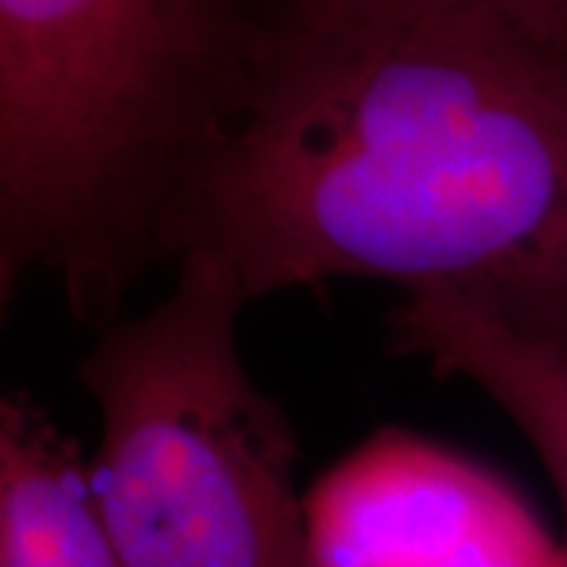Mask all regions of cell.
Masks as SVG:
<instances>
[{"label": "cell", "instance_id": "1", "mask_svg": "<svg viewBox=\"0 0 567 567\" xmlns=\"http://www.w3.org/2000/svg\"><path fill=\"white\" fill-rule=\"evenodd\" d=\"M401 284L567 344V58L476 10L278 0L171 262Z\"/></svg>", "mask_w": 567, "mask_h": 567}, {"label": "cell", "instance_id": "2", "mask_svg": "<svg viewBox=\"0 0 567 567\" xmlns=\"http://www.w3.org/2000/svg\"><path fill=\"white\" fill-rule=\"evenodd\" d=\"M256 0H0V290L48 275L107 328L171 262L183 193L234 123Z\"/></svg>", "mask_w": 567, "mask_h": 567}, {"label": "cell", "instance_id": "3", "mask_svg": "<svg viewBox=\"0 0 567 567\" xmlns=\"http://www.w3.org/2000/svg\"><path fill=\"white\" fill-rule=\"evenodd\" d=\"M246 303L224 265L183 256L162 303L82 360L102 416L92 495L121 567H319L293 429L237 347Z\"/></svg>", "mask_w": 567, "mask_h": 567}, {"label": "cell", "instance_id": "4", "mask_svg": "<svg viewBox=\"0 0 567 567\" xmlns=\"http://www.w3.org/2000/svg\"><path fill=\"white\" fill-rule=\"evenodd\" d=\"M319 567H567L498 476L413 435H379L312 492Z\"/></svg>", "mask_w": 567, "mask_h": 567}, {"label": "cell", "instance_id": "5", "mask_svg": "<svg viewBox=\"0 0 567 567\" xmlns=\"http://www.w3.org/2000/svg\"><path fill=\"white\" fill-rule=\"evenodd\" d=\"M391 347L439 375L473 382L505 410L561 498L567 548V344L517 331L454 297L413 293L391 316Z\"/></svg>", "mask_w": 567, "mask_h": 567}, {"label": "cell", "instance_id": "6", "mask_svg": "<svg viewBox=\"0 0 567 567\" xmlns=\"http://www.w3.org/2000/svg\"><path fill=\"white\" fill-rule=\"evenodd\" d=\"M0 567H121L76 439L25 394L0 404Z\"/></svg>", "mask_w": 567, "mask_h": 567}, {"label": "cell", "instance_id": "7", "mask_svg": "<svg viewBox=\"0 0 567 567\" xmlns=\"http://www.w3.org/2000/svg\"><path fill=\"white\" fill-rule=\"evenodd\" d=\"M401 3L488 13L536 44L567 58V0H401Z\"/></svg>", "mask_w": 567, "mask_h": 567}]
</instances>
